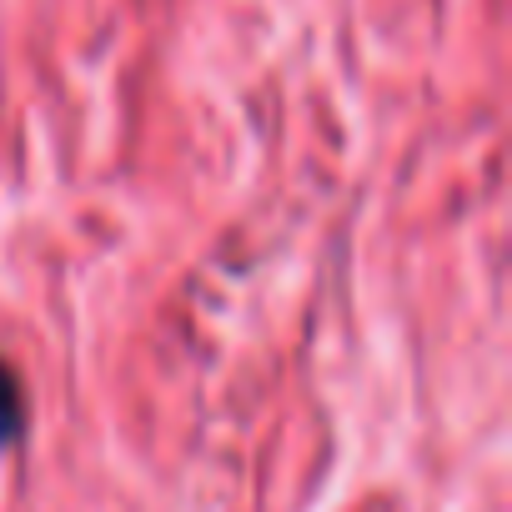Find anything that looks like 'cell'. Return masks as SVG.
Listing matches in <instances>:
<instances>
[{"label": "cell", "instance_id": "cell-1", "mask_svg": "<svg viewBox=\"0 0 512 512\" xmlns=\"http://www.w3.org/2000/svg\"><path fill=\"white\" fill-rule=\"evenodd\" d=\"M26 422H31V412H26V392H21L11 362L0 357V447H16V442L26 437Z\"/></svg>", "mask_w": 512, "mask_h": 512}]
</instances>
